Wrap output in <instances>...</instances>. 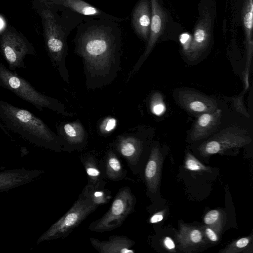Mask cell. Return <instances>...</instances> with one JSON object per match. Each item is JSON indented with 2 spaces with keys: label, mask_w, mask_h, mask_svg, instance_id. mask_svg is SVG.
<instances>
[{
  "label": "cell",
  "mask_w": 253,
  "mask_h": 253,
  "mask_svg": "<svg viewBox=\"0 0 253 253\" xmlns=\"http://www.w3.org/2000/svg\"><path fill=\"white\" fill-rule=\"evenodd\" d=\"M162 156L159 148L153 147L150 152L144 172L147 189L150 194L157 192L160 183Z\"/></svg>",
  "instance_id": "ac0fdd59"
},
{
  "label": "cell",
  "mask_w": 253,
  "mask_h": 253,
  "mask_svg": "<svg viewBox=\"0 0 253 253\" xmlns=\"http://www.w3.org/2000/svg\"><path fill=\"white\" fill-rule=\"evenodd\" d=\"M111 147L126 160L133 174L138 173L144 153V143L140 138L129 134L119 136Z\"/></svg>",
  "instance_id": "9c48e42d"
},
{
  "label": "cell",
  "mask_w": 253,
  "mask_h": 253,
  "mask_svg": "<svg viewBox=\"0 0 253 253\" xmlns=\"http://www.w3.org/2000/svg\"><path fill=\"white\" fill-rule=\"evenodd\" d=\"M43 173V170H30L23 168L0 171V192L29 183Z\"/></svg>",
  "instance_id": "5bb4252c"
},
{
  "label": "cell",
  "mask_w": 253,
  "mask_h": 253,
  "mask_svg": "<svg viewBox=\"0 0 253 253\" xmlns=\"http://www.w3.org/2000/svg\"><path fill=\"white\" fill-rule=\"evenodd\" d=\"M222 215L219 211L212 210L206 213L204 221L207 225L219 232L222 228Z\"/></svg>",
  "instance_id": "d4e9b609"
},
{
  "label": "cell",
  "mask_w": 253,
  "mask_h": 253,
  "mask_svg": "<svg viewBox=\"0 0 253 253\" xmlns=\"http://www.w3.org/2000/svg\"><path fill=\"white\" fill-rule=\"evenodd\" d=\"M151 19L150 32L145 50L133 69L132 75L141 66L143 62L153 50L157 41L164 32L167 20V15L159 0H150Z\"/></svg>",
  "instance_id": "8fae6325"
},
{
  "label": "cell",
  "mask_w": 253,
  "mask_h": 253,
  "mask_svg": "<svg viewBox=\"0 0 253 253\" xmlns=\"http://www.w3.org/2000/svg\"></svg>",
  "instance_id": "e575fe53"
},
{
  "label": "cell",
  "mask_w": 253,
  "mask_h": 253,
  "mask_svg": "<svg viewBox=\"0 0 253 253\" xmlns=\"http://www.w3.org/2000/svg\"><path fill=\"white\" fill-rule=\"evenodd\" d=\"M0 127L7 135L13 133L36 146L59 152L60 137L40 118L26 109L0 99Z\"/></svg>",
  "instance_id": "3957f363"
},
{
  "label": "cell",
  "mask_w": 253,
  "mask_h": 253,
  "mask_svg": "<svg viewBox=\"0 0 253 253\" xmlns=\"http://www.w3.org/2000/svg\"><path fill=\"white\" fill-rule=\"evenodd\" d=\"M177 238L183 248H187L201 244L204 240V234L197 227L181 225Z\"/></svg>",
  "instance_id": "cb8c5ba5"
},
{
  "label": "cell",
  "mask_w": 253,
  "mask_h": 253,
  "mask_svg": "<svg viewBox=\"0 0 253 253\" xmlns=\"http://www.w3.org/2000/svg\"><path fill=\"white\" fill-rule=\"evenodd\" d=\"M150 108L151 112L156 116L162 115L166 107L162 94L159 92L154 93L150 99Z\"/></svg>",
  "instance_id": "484cf974"
},
{
  "label": "cell",
  "mask_w": 253,
  "mask_h": 253,
  "mask_svg": "<svg viewBox=\"0 0 253 253\" xmlns=\"http://www.w3.org/2000/svg\"><path fill=\"white\" fill-rule=\"evenodd\" d=\"M163 243L165 248L168 250L171 251L175 249V244L171 238L166 237L164 239Z\"/></svg>",
  "instance_id": "d6a6232c"
},
{
  "label": "cell",
  "mask_w": 253,
  "mask_h": 253,
  "mask_svg": "<svg viewBox=\"0 0 253 253\" xmlns=\"http://www.w3.org/2000/svg\"><path fill=\"white\" fill-rule=\"evenodd\" d=\"M151 11L148 0H140L133 11L132 25L136 34L143 40H148Z\"/></svg>",
  "instance_id": "d6986e66"
},
{
  "label": "cell",
  "mask_w": 253,
  "mask_h": 253,
  "mask_svg": "<svg viewBox=\"0 0 253 253\" xmlns=\"http://www.w3.org/2000/svg\"><path fill=\"white\" fill-rule=\"evenodd\" d=\"M81 160L87 175V185H96L105 183L104 169L95 156L87 154L82 156Z\"/></svg>",
  "instance_id": "7402d4cb"
},
{
  "label": "cell",
  "mask_w": 253,
  "mask_h": 253,
  "mask_svg": "<svg viewBox=\"0 0 253 253\" xmlns=\"http://www.w3.org/2000/svg\"><path fill=\"white\" fill-rule=\"evenodd\" d=\"M243 21L245 31L246 45V64L244 76V89L247 90L249 87V77L253 52V0H244L243 8Z\"/></svg>",
  "instance_id": "2e32d148"
},
{
  "label": "cell",
  "mask_w": 253,
  "mask_h": 253,
  "mask_svg": "<svg viewBox=\"0 0 253 253\" xmlns=\"http://www.w3.org/2000/svg\"><path fill=\"white\" fill-rule=\"evenodd\" d=\"M51 0L64 5L73 11L87 18L106 19L117 22L124 20V18L108 14L84 0Z\"/></svg>",
  "instance_id": "ffe728a7"
},
{
  "label": "cell",
  "mask_w": 253,
  "mask_h": 253,
  "mask_svg": "<svg viewBox=\"0 0 253 253\" xmlns=\"http://www.w3.org/2000/svg\"><path fill=\"white\" fill-rule=\"evenodd\" d=\"M221 116L222 111L218 108L199 115L191 131V139L199 140L211 134L218 127Z\"/></svg>",
  "instance_id": "9a60e30c"
},
{
  "label": "cell",
  "mask_w": 253,
  "mask_h": 253,
  "mask_svg": "<svg viewBox=\"0 0 253 253\" xmlns=\"http://www.w3.org/2000/svg\"><path fill=\"white\" fill-rule=\"evenodd\" d=\"M204 231L206 237L210 241L212 242L218 241L219 237L215 230L208 226L205 228Z\"/></svg>",
  "instance_id": "4dcf8cb0"
},
{
  "label": "cell",
  "mask_w": 253,
  "mask_h": 253,
  "mask_svg": "<svg viewBox=\"0 0 253 253\" xmlns=\"http://www.w3.org/2000/svg\"><path fill=\"white\" fill-rule=\"evenodd\" d=\"M164 216V211L158 212L154 214L149 219V222L150 223H156L161 221Z\"/></svg>",
  "instance_id": "1f68e13d"
},
{
  "label": "cell",
  "mask_w": 253,
  "mask_h": 253,
  "mask_svg": "<svg viewBox=\"0 0 253 253\" xmlns=\"http://www.w3.org/2000/svg\"><path fill=\"white\" fill-rule=\"evenodd\" d=\"M81 194L98 207L107 204L111 198V191L105 188V183L96 185L86 184Z\"/></svg>",
  "instance_id": "603a6c76"
},
{
  "label": "cell",
  "mask_w": 253,
  "mask_h": 253,
  "mask_svg": "<svg viewBox=\"0 0 253 253\" xmlns=\"http://www.w3.org/2000/svg\"><path fill=\"white\" fill-rule=\"evenodd\" d=\"M135 204L136 198L129 187L120 189L108 211L101 217L90 223L88 229L103 233L118 228L133 212Z\"/></svg>",
  "instance_id": "8992f818"
},
{
  "label": "cell",
  "mask_w": 253,
  "mask_h": 253,
  "mask_svg": "<svg viewBox=\"0 0 253 253\" xmlns=\"http://www.w3.org/2000/svg\"><path fill=\"white\" fill-rule=\"evenodd\" d=\"M57 129L62 142V151L69 152L80 151L85 146L87 135L79 121L64 123Z\"/></svg>",
  "instance_id": "7c38bea8"
},
{
  "label": "cell",
  "mask_w": 253,
  "mask_h": 253,
  "mask_svg": "<svg viewBox=\"0 0 253 253\" xmlns=\"http://www.w3.org/2000/svg\"><path fill=\"white\" fill-rule=\"evenodd\" d=\"M118 22L87 18L77 27L75 52L84 64L88 87L106 85L116 77L122 49V31Z\"/></svg>",
  "instance_id": "6da1fadb"
},
{
  "label": "cell",
  "mask_w": 253,
  "mask_h": 253,
  "mask_svg": "<svg viewBox=\"0 0 253 253\" xmlns=\"http://www.w3.org/2000/svg\"><path fill=\"white\" fill-rule=\"evenodd\" d=\"M246 90H244L243 92L237 97L234 99V104L236 109L241 113L248 118L250 117L248 112L245 108L243 104V97Z\"/></svg>",
  "instance_id": "f546056e"
},
{
  "label": "cell",
  "mask_w": 253,
  "mask_h": 253,
  "mask_svg": "<svg viewBox=\"0 0 253 253\" xmlns=\"http://www.w3.org/2000/svg\"><path fill=\"white\" fill-rule=\"evenodd\" d=\"M116 120L112 117L105 118L100 125L99 129L101 133L107 134L111 132L116 127Z\"/></svg>",
  "instance_id": "f1b7e54d"
},
{
  "label": "cell",
  "mask_w": 253,
  "mask_h": 253,
  "mask_svg": "<svg viewBox=\"0 0 253 253\" xmlns=\"http://www.w3.org/2000/svg\"><path fill=\"white\" fill-rule=\"evenodd\" d=\"M92 246L100 253H134L132 249L135 242L123 235H112L107 240L89 238Z\"/></svg>",
  "instance_id": "e0dca14e"
},
{
  "label": "cell",
  "mask_w": 253,
  "mask_h": 253,
  "mask_svg": "<svg viewBox=\"0 0 253 253\" xmlns=\"http://www.w3.org/2000/svg\"><path fill=\"white\" fill-rule=\"evenodd\" d=\"M0 47L8 69L11 71L26 68L24 61L26 55L35 53L32 45L23 37L13 31H6L2 34Z\"/></svg>",
  "instance_id": "ba28073f"
},
{
  "label": "cell",
  "mask_w": 253,
  "mask_h": 253,
  "mask_svg": "<svg viewBox=\"0 0 253 253\" xmlns=\"http://www.w3.org/2000/svg\"><path fill=\"white\" fill-rule=\"evenodd\" d=\"M212 20L208 11H202L186 55L190 60H196L208 47L211 36Z\"/></svg>",
  "instance_id": "30bf717a"
},
{
  "label": "cell",
  "mask_w": 253,
  "mask_h": 253,
  "mask_svg": "<svg viewBox=\"0 0 253 253\" xmlns=\"http://www.w3.org/2000/svg\"><path fill=\"white\" fill-rule=\"evenodd\" d=\"M0 86L10 90L40 111L47 108L66 117L73 115L68 112L64 104L58 100L38 91L29 82L0 63Z\"/></svg>",
  "instance_id": "277c9868"
},
{
  "label": "cell",
  "mask_w": 253,
  "mask_h": 253,
  "mask_svg": "<svg viewBox=\"0 0 253 253\" xmlns=\"http://www.w3.org/2000/svg\"><path fill=\"white\" fill-rule=\"evenodd\" d=\"M252 139L247 130L238 126H229L214 134L199 147L201 154L208 156L250 143Z\"/></svg>",
  "instance_id": "52a82bcc"
},
{
  "label": "cell",
  "mask_w": 253,
  "mask_h": 253,
  "mask_svg": "<svg viewBox=\"0 0 253 253\" xmlns=\"http://www.w3.org/2000/svg\"><path fill=\"white\" fill-rule=\"evenodd\" d=\"M97 208L80 194L70 209L40 236L36 244L66 237Z\"/></svg>",
  "instance_id": "5b68a950"
},
{
  "label": "cell",
  "mask_w": 253,
  "mask_h": 253,
  "mask_svg": "<svg viewBox=\"0 0 253 253\" xmlns=\"http://www.w3.org/2000/svg\"><path fill=\"white\" fill-rule=\"evenodd\" d=\"M28 149L22 147L21 149V154L22 156H24L25 155H26L28 153Z\"/></svg>",
  "instance_id": "836d02e7"
},
{
  "label": "cell",
  "mask_w": 253,
  "mask_h": 253,
  "mask_svg": "<svg viewBox=\"0 0 253 253\" xmlns=\"http://www.w3.org/2000/svg\"><path fill=\"white\" fill-rule=\"evenodd\" d=\"M185 168L190 171H207L209 168L201 163L191 153H188L185 161Z\"/></svg>",
  "instance_id": "4316f807"
},
{
  "label": "cell",
  "mask_w": 253,
  "mask_h": 253,
  "mask_svg": "<svg viewBox=\"0 0 253 253\" xmlns=\"http://www.w3.org/2000/svg\"><path fill=\"white\" fill-rule=\"evenodd\" d=\"M104 171L105 177L111 181H120L126 176L127 171L124 168L117 153L112 149L106 152Z\"/></svg>",
  "instance_id": "44dd1931"
},
{
  "label": "cell",
  "mask_w": 253,
  "mask_h": 253,
  "mask_svg": "<svg viewBox=\"0 0 253 253\" xmlns=\"http://www.w3.org/2000/svg\"><path fill=\"white\" fill-rule=\"evenodd\" d=\"M177 98L181 107L195 115L212 112L217 109V104L215 100L194 90L179 91Z\"/></svg>",
  "instance_id": "4fadbf2b"
},
{
  "label": "cell",
  "mask_w": 253,
  "mask_h": 253,
  "mask_svg": "<svg viewBox=\"0 0 253 253\" xmlns=\"http://www.w3.org/2000/svg\"><path fill=\"white\" fill-rule=\"evenodd\" d=\"M38 12L42 19L46 48L51 61L66 83L69 76L66 66L67 39L70 32L87 18L51 0H39Z\"/></svg>",
  "instance_id": "7a4b0ae2"
},
{
  "label": "cell",
  "mask_w": 253,
  "mask_h": 253,
  "mask_svg": "<svg viewBox=\"0 0 253 253\" xmlns=\"http://www.w3.org/2000/svg\"><path fill=\"white\" fill-rule=\"evenodd\" d=\"M250 237H243L235 242H233L225 250L224 252L226 253H236L241 251L245 249L250 242Z\"/></svg>",
  "instance_id": "83f0119b"
}]
</instances>
